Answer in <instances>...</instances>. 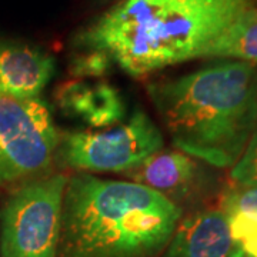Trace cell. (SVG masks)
Instances as JSON below:
<instances>
[{
    "label": "cell",
    "instance_id": "obj_11",
    "mask_svg": "<svg viewBox=\"0 0 257 257\" xmlns=\"http://www.w3.org/2000/svg\"><path fill=\"white\" fill-rule=\"evenodd\" d=\"M204 57L234 59L239 62L257 63V6L241 13L211 46Z\"/></svg>",
    "mask_w": 257,
    "mask_h": 257
},
{
    "label": "cell",
    "instance_id": "obj_10",
    "mask_svg": "<svg viewBox=\"0 0 257 257\" xmlns=\"http://www.w3.org/2000/svg\"><path fill=\"white\" fill-rule=\"evenodd\" d=\"M59 107L69 116L83 121L90 128L117 124L126 113L119 90L104 80L74 79L60 86L56 93Z\"/></svg>",
    "mask_w": 257,
    "mask_h": 257
},
{
    "label": "cell",
    "instance_id": "obj_14",
    "mask_svg": "<svg viewBox=\"0 0 257 257\" xmlns=\"http://www.w3.org/2000/svg\"><path fill=\"white\" fill-rule=\"evenodd\" d=\"M230 179L237 186H257V128L243 155L231 167Z\"/></svg>",
    "mask_w": 257,
    "mask_h": 257
},
{
    "label": "cell",
    "instance_id": "obj_15",
    "mask_svg": "<svg viewBox=\"0 0 257 257\" xmlns=\"http://www.w3.org/2000/svg\"><path fill=\"white\" fill-rule=\"evenodd\" d=\"M221 210L246 211L257 214V186H237L224 193L221 199Z\"/></svg>",
    "mask_w": 257,
    "mask_h": 257
},
{
    "label": "cell",
    "instance_id": "obj_16",
    "mask_svg": "<svg viewBox=\"0 0 257 257\" xmlns=\"http://www.w3.org/2000/svg\"><path fill=\"white\" fill-rule=\"evenodd\" d=\"M229 257H248V256L247 254H244V253H243V251H241L239 247H236V250H234V251H233V253H231Z\"/></svg>",
    "mask_w": 257,
    "mask_h": 257
},
{
    "label": "cell",
    "instance_id": "obj_9",
    "mask_svg": "<svg viewBox=\"0 0 257 257\" xmlns=\"http://www.w3.org/2000/svg\"><path fill=\"white\" fill-rule=\"evenodd\" d=\"M55 59L37 47L0 42V96L36 99L55 74Z\"/></svg>",
    "mask_w": 257,
    "mask_h": 257
},
{
    "label": "cell",
    "instance_id": "obj_2",
    "mask_svg": "<svg viewBox=\"0 0 257 257\" xmlns=\"http://www.w3.org/2000/svg\"><path fill=\"white\" fill-rule=\"evenodd\" d=\"M172 143L207 165L229 169L257 128V69L229 60L147 84Z\"/></svg>",
    "mask_w": 257,
    "mask_h": 257
},
{
    "label": "cell",
    "instance_id": "obj_13",
    "mask_svg": "<svg viewBox=\"0 0 257 257\" xmlns=\"http://www.w3.org/2000/svg\"><path fill=\"white\" fill-rule=\"evenodd\" d=\"M111 60L109 56L99 50H86V53L76 56L70 63V73L74 79H100L111 70Z\"/></svg>",
    "mask_w": 257,
    "mask_h": 257
},
{
    "label": "cell",
    "instance_id": "obj_4",
    "mask_svg": "<svg viewBox=\"0 0 257 257\" xmlns=\"http://www.w3.org/2000/svg\"><path fill=\"white\" fill-rule=\"evenodd\" d=\"M67 176H39L0 210V257H57Z\"/></svg>",
    "mask_w": 257,
    "mask_h": 257
},
{
    "label": "cell",
    "instance_id": "obj_12",
    "mask_svg": "<svg viewBox=\"0 0 257 257\" xmlns=\"http://www.w3.org/2000/svg\"><path fill=\"white\" fill-rule=\"evenodd\" d=\"M231 240L248 257H257V214L246 211H224Z\"/></svg>",
    "mask_w": 257,
    "mask_h": 257
},
{
    "label": "cell",
    "instance_id": "obj_6",
    "mask_svg": "<svg viewBox=\"0 0 257 257\" xmlns=\"http://www.w3.org/2000/svg\"><path fill=\"white\" fill-rule=\"evenodd\" d=\"M59 143L60 135L42 99L0 96V184L46 175Z\"/></svg>",
    "mask_w": 257,
    "mask_h": 257
},
{
    "label": "cell",
    "instance_id": "obj_8",
    "mask_svg": "<svg viewBox=\"0 0 257 257\" xmlns=\"http://www.w3.org/2000/svg\"><path fill=\"white\" fill-rule=\"evenodd\" d=\"M236 247L224 211L204 209L180 219L159 257H229Z\"/></svg>",
    "mask_w": 257,
    "mask_h": 257
},
{
    "label": "cell",
    "instance_id": "obj_5",
    "mask_svg": "<svg viewBox=\"0 0 257 257\" xmlns=\"http://www.w3.org/2000/svg\"><path fill=\"white\" fill-rule=\"evenodd\" d=\"M162 149V130L146 111L138 109L123 124L66 133L57 157L79 173H124Z\"/></svg>",
    "mask_w": 257,
    "mask_h": 257
},
{
    "label": "cell",
    "instance_id": "obj_7",
    "mask_svg": "<svg viewBox=\"0 0 257 257\" xmlns=\"http://www.w3.org/2000/svg\"><path fill=\"white\" fill-rule=\"evenodd\" d=\"M123 175L162 194L180 209L184 203L197 199L209 183L197 159L182 150L162 149Z\"/></svg>",
    "mask_w": 257,
    "mask_h": 257
},
{
    "label": "cell",
    "instance_id": "obj_3",
    "mask_svg": "<svg viewBox=\"0 0 257 257\" xmlns=\"http://www.w3.org/2000/svg\"><path fill=\"white\" fill-rule=\"evenodd\" d=\"M182 217L143 184L77 173L64 190L57 257H159Z\"/></svg>",
    "mask_w": 257,
    "mask_h": 257
},
{
    "label": "cell",
    "instance_id": "obj_1",
    "mask_svg": "<svg viewBox=\"0 0 257 257\" xmlns=\"http://www.w3.org/2000/svg\"><path fill=\"white\" fill-rule=\"evenodd\" d=\"M256 0H119L79 36L133 77L204 57Z\"/></svg>",
    "mask_w": 257,
    "mask_h": 257
}]
</instances>
